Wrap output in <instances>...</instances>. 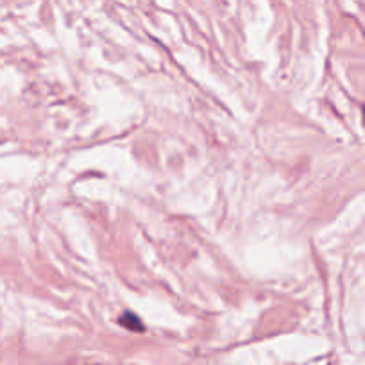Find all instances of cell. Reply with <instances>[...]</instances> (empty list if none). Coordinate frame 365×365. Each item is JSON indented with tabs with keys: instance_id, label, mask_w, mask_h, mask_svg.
Instances as JSON below:
<instances>
[{
	"instance_id": "1",
	"label": "cell",
	"mask_w": 365,
	"mask_h": 365,
	"mask_svg": "<svg viewBox=\"0 0 365 365\" xmlns=\"http://www.w3.org/2000/svg\"><path fill=\"white\" fill-rule=\"evenodd\" d=\"M120 324L125 326L128 329H131V331H143L142 321H140L135 314H129V312H125V314L122 315Z\"/></svg>"
}]
</instances>
